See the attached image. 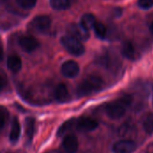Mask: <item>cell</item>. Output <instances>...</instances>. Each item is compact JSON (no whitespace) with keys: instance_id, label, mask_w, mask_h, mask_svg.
Instances as JSON below:
<instances>
[{"instance_id":"cell-7","label":"cell","mask_w":153,"mask_h":153,"mask_svg":"<svg viewBox=\"0 0 153 153\" xmlns=\"http://www.w3.org/2000/svg\"><path fill=\"white\" fill-rule=\"evenodd\" d=\"M18 44L20 48L27 53H31L35 51L39 46V43L36 39V38L30 35L21 37L18 40Z\"/></svg>"},{"instance_id":"cell-9","label":"cell","mask_w":153,"mask_h":153,"mask_svg":"<svg viewBox=\"0 0 153 153\" xmlns=\"http://www.w3.org/2000/svg\"><path fill=\"white\" fill-rule=\"evenodd\" d=\"M99 124L96 120L90 117H81L76 120L75 126L79 131L82 132H91L98 127Z\"/></svg>"},{"instance_id":"cell-18","label":"cell","mask_w":153,"mask_h":153,"mask_svg":"<svg viewBox=\"0 0 153 153\" xmlns=\"http://www.w3.org/2000/svg\"><path fill=\"white\" fill-rule=\"evenodd\" d=\"M76 120L77 119H70V120H67L66 122H65L58 129L57 131V136H63L68 130H70L74 126H75L76 124Z\"/></svg>"},{"instance_id":"cell-17","label":"cell","mask_w":153,"mask_h":153,"mask_svg":"<svg viewBox=\"0 0 153 153\" xmlns=\"http://www.w3.org/2000/svg\"><path fill=\"white\" fill-rule=\"evenodd\" d=\"M49 4L53 9L62 11L70 6V0H49Z\"/></svg>"},{"instance_id":"cell-12","label":"cell","mask_w":153,"mask_h":153,"mask_svg":"<svg viewBox=\"0 0 153 153\" xmlns=\"http://www.w3.org/2000/svg\"><path fill=\"white\" fill-rule=\"evenodd\" d=\"M54 97L58 102H65L69 98V92L66 85L64 83H59L55 89Z\"/></svg>"},{"instance_id":"cell-3","label":"cell","mask_w":153,"mask_h":153,"mask_svg":"<svg viewBox=\"0 0 153 153\" xmlns=\"http://www.w3.org/2000/svg\"><path fill=\"white\" fill-rule=\"evenodd\" d=\"M61 44L65 48V49L71 55L75 56H80L84 54L85 48L81 40L78 39L70 36L65 35L61 38Z\"/></svg>"},{"instance_id":"cell-23","label":"cell","mask_w":153,"mask_h":153,"mask_svg":"<svg viewBox=\"0 0 153 153\" xmlns=\"http://www.w3.org/2000/svg\"><path fill=\"white\" fill-rule=\"evenodd\" d=\"M8 117V113L6 112V110L4 109V108H1V128H3L4 126L5 120H6V117Z\"/></svg>"},{"instance_id":"cell-24","label":"cell","mask_w":153,"mask_h":153,"mask_svg":"<svg viewBox=\"0 0 153 153\" xmlns=\"http://www.w3.org/2000/svg\"><path fill=\"white\" fill-rule=\"evenodd\" d=\"M4 83H5L4 74L2 72V74H1V89H3V88H4Z\"/></svg>"},{"instance_id":"cell-13","label":"cell","mask_w":153,"mask_h":153,"mask_svg":"<svg viewBox=\"0 0 153 153\" xmlns=\"http://www.w3.org/2000/svg\"><path fill=\"white\" fill-rule=\"evenodd\" d=\"M35 132V119L33 117H27L24 122V134L27 142L30 143L34 135Z\"/></svg>"},{"instance_id":"cell-5","label":"cell","mask_w":153,"mask_h":153,"mask_svg":"<svg viewBox=\"0 0 153 153\" xmlns=\"http://www.w3.org/2000/svg\"><path fill=\"white\" fill-rule=\"evenodd\" d=\"M68 35L78 39L81 41H86L90 38L89 30L83 27L81 23H71L67 27Z\"/></svg>"},{"instance_id":"cell-21","label":"cell","mask_w":153,"mask_h":153,"mask_svg":"<svg viewBox=\"0 0 153 153\" xmlns=\"http://www.w3.org/2000/svg\"><path fill=\"white\" fill-rule=\"evenodd\" d=\"M16 3L20 7L28 10L33 8L36 5L37 0H16Z\"/></svg>"},{"instance_id":"cell-22","label":"cell","mask_w":153,"mask_h":153,"mask_svg":"<svg viewBox=\"0 0 153 153\" xmlns=\"http://www.w3.org/2000/svg\"><path fill=\"white\" fill-rule=\"evenodd\" d=\"M137 4L142 9H150L153 7V0H138Z\"/></svg>"},{"instance_id":"cell-19","label":"cell","mask_w":153,"mask_h":153,"mask_svg":"<svg viewBox=\"0 0 153 153\" xmlns=\"http://www.w3.org/2000/svg\"><path fill=\"white\" fill-rule=\"evenodd\" d=\"M93 30H94V32L97 35V37H99L100 39L106 38V36H107V26L105 24H103L102 22H97Z\"/></svg>"},{"instance_id":"cell-25","label":"cell","mask_w":153,"mask_h":153,"mask_svg":"<svg viewBox=\"0 0 153 153\" xmlns=\"http://www.w3.org/2000/svg\"><path fill=\"white\" fill-rule=\"evenodd\" d=\"M151 31H152V33L153 34V22H152V24H151Z\"/></svg>"},{"instance_id":"cell-15","label":"cell","mask_w":153,"mask_h":153,"mask_svg":"<svg viewBox=\"0 0 153 153\" xmlns=\"http://www.w3.org/2000/svg\"><path fill=\"white\" fill-rule=\"evenodd\" d=\"M122 55L126 57L127 59L130 60H134L136 57V51H135V48L133 45L132 42L130 41H126L124 42L123 46H122V49H121Z\"/></svg>"},{"instance_id":"cell-16","label":"cell","mask_w":153,"mask_h":153,"mask_svg":"<svg viewBox=\"0 0 153 153\" xmlns=\"http://www.w3.org/2000/svg\"><path fill=\"white\" fill-rule=\"evenodd\" d=\"M96 22H97L96 18L92 13H84L82 16L81 22H80V23L89 30L94 28Z\"/></svg>"},{"instance_id":"cell-14","label":"cell","mask_w":153,"mask_h":153,"mask_svg":"<svg viewBox=\"0 0 153 153\" xmlns=\"http://www.w3.org/2000/svg\"><path fill=\"white\" fill-rule=\"evenodd\" d=\"M6 65L13 73H18L22 68V59L17 55H11L7 57Z\"/></svg>"},{"instance_id":"cell-11","label":"cell","mask_w":153,"mask_h":153,"mask_svg":"<svg viewBox=\"0 0 153 153\" xmlns=\"http://www.w3.org/2000/svg\"><path fill=\"white\" fill-rule=\"evenodd\" d=\"M11 130L9 134V141L12 143H16L21 135V125L17 117H13L11 124Z\"/></svg>"},{"instance_id":"cell-10","label":"cell","mask_w":153,"mask_h":153,"mask_svg":"<svg viewBox=\"0 0 153 153\" xmlns=\"http://www.w3.org/2000/svg\"><path fill=\"white\" fill-rule=\"evenodd\" d=\"M62 146L67 153H75L78 151L79 143L74 134H67L64 137Z\"/></svg>"},{"instance_id":"cell-6","label":"cell","mask_w":153,"mask_h":153,"mask_svg":"<svg viewBox=\"0 0 153 153\" xmlns=\"http://www.w3.org/2000/svg\"><path fill=\"white\" fill-rule=\"evenodd\" d=\"M137 148L136 143L132 140H121L112 146L114 153H133Z\"/></svg>"},{"instance_id":"cell-20","label":"cell","mask_w":153,"mask_h":153,"mask_svg":"<svg viewBox=\"0 0 153 153\" xmlns=\"http://www.w3.org/2000/svg\"><path fill=\"white\" fill-rule=\"evenodd\" d=\"M143 126L144 131L151 134L153 133V114H149L145 117L143 123Z\"/></svg>"},{"instance_id":"cell-8","label":"cell","mask_w":153,"mask_h":153,"mask_svg":"<svg viewBox=\"0 0 153 153\" xmlns=\"http://www.w3.org/2000/svg\"><path fill=\"white\" fill-rule=\"evenodd\" d=\"M61 73L66 78H74L80 73V66L75 61L67 60L62 65Z\"/></svg>"},{"instance_id":"cell-4","label":"cell","mask_w":153,"mask_h":153,"mask_svg":"<svg viewBox=\"0 0 153 153\" xmlns=\"http://www.w3.org/2000/svg\"><path fill=\"white\" fill-rule=\"evenodd\" d=\"M51 25L50 18L48 15H38L32 19L29 25V29L32 31L39 32V33H44L47 30H49Z\"/></svg>"},{"instance_id":"cell-2","label":"cell","mask_w":153,"mask_h":153,"mask_svg":"<svg viewBox=\"0 0 153 153\" xmlns=\"http://www.w3.org/2000/svg\"><path fill=\"white\" fill-rule=\"evenodd\" d=\"M104 86L103 80L98 75H90L85 78L77 87L76 93L80 97L88 96L100 91Z\"/></svg>"},{"instance_id":"cell-1","label":"cell","mask_w":153,"mask_h":153,"mask_svg":"<svg viewBox=\"0 0 153 153\" xmlns=\"http://www.w3.org/2000/svg\"><path fill=\"white\" fill-rule=\"evenodd\" d=\"M133 98L131 95H125L118 100L110 102L106 107L107 116L113 120H117L123 117L126 112V108L132 104Z\"/></svg>"}]
</instances>
